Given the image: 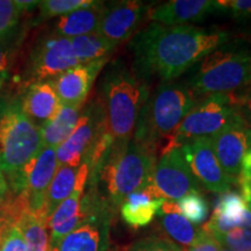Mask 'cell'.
I'll return each instance as SVG.
<instances>
[{
  "instance_id": "cell-37",
  "label": "cell",
  "mask_w": 251,
  "mask_h": 251,
  "mask_svg": "<svg viewBox=\"0 0 251 251\" xmlns=\"http://www.w3.org/2000/svg\"><path fill=\"white\" fill-rule=\"evenodd\" d=\"M12 226H14V220L8 200L6 199V201L0 206V235L4 233L7 228L12 227Z\"/></svg>"
},
{
  "instance_id": "cell-4",
  "label": "cell",
  "mask_w": 251,
  "mask_h": 251,
  "mask_svg": "<svg viewBox=\"0 0 251 251\" xmlns=\"http://www.w3.org/2000/svg\"><path fill=\"white\" fill-rule=\"evenodd\" d=\"M198 101L186 83L164 81L144 103L133 140L157 151L159 142L169 141Z\"/></svg>"
},
{
  "instance_id": "cell-41",
  "label": "cell",
  "mask_w": 251,
  "mask_h": 251,
  "mask_svg": "<svg viewBox=\"0 0 251 251\" xmlns=\"http://www.w3.org/2000/svg\"><path fill=\"white\" fill-rule=\"evenodd\" d=\"M220 251H233V250L227 249V248H221V250H220Z\"/></svg>"
},
{
  "instance_id": "cell-35",
  "label": "cell",
  "mask_w": 251,
  "mask_h": 251,
  "mask_svg": "<svg viewBox=\"0 0 251 251\" xmlns=\"http://www.w3.org/2000/svg\"><path fill=\"white\" fill-rule=\"evenodd\" d=\"M12 63V48L4 39H0V89L7 80Z\"/></svg>"
},
{
  "instance_id": "cell-17",
  "label": "cell",
  "mask_w": 251,
  "mask_h": 251,
  "mask_svg": "<svg viewBox=\"0 0 251 251\" xmlns=\"http://www.w3.org/2000/svg\"><path fill=\"white\" fill-rule=\"evenodd\" d=\"M216 12L215 0H172L150 9L148 17L163 26H191Z\"/></svg>"
},
{
  "instance_id": "cell-24",
  "label": "cell",
  "mask_w": 251,
  "mask_h": 251,
  "mask_svg": "<svg viewBox=\"0 0 251 251\" xmlns=\"http://www.w3.org/2000/svg\"><path fill=\"white\" fill-rule=\"evenodd\" d=\"M78 176H79V166H58L47 191L46 213L48 219L55 209L76 190Z\"/></svg>"
},
{
  "instance_id": "cell-30",
  "label": "cell",
  "mask_w": 251,
  "mask_h": 251,
  "mask_svg": "<svg viewBox=\"0 0 251 251\" xmlns=\"http://www.w3.org/2000/svg\"><path fill=\"white\" fill-rule=\"evenodd\" d=\"M20 13L15 0H0V39H4L14 29Z\"/></svg>"
},
{
  "instance_id": "cell-21",
  "label": "cell",
  "mask_w": 251,
  "mask_h": 251,
  "mask_svg": "<svg viewBox=\"0 0 251 251\" xmlns=\"http://www.w3.org/2000/svg\"><path fill=\"white\" fill-rule=\"evenodd\" d=\"M157 214L162 229L176 244H180L183 248H191L196 246L203 236L201 228L194 227L180 214L177 202L164 201Z\"/></svg>"
},
{
  "instance_id": "cell-16",
  "label": "cell",
  "mask_w": 251,
  "mask_h": 251,
  "mask_svg": "<svg viewBox=\"0 0 251 251\" xmlns=\"http://www.w3.org/2000/svg\"><path fill=\"white\" fill-rule=\"evenodd\" d=\"M107 61L101 59L89 64H79L55 78L52 84L62 105L83 106L94 79Z\"/></svg>"
},
{
  "instance_id": "cell-38",
  "label": "cell",
  "mask_w": 251,
  "mask_h": 251,
  "mask_svg": "<svg viewBox=\"0 0 251 251\" xmlns=\"http://www.w3.org/2000/svg\"><path fill=\"white\" fill-rule=\"evenodd\" d=\"M15 2H17L18 7L21 12L29 11V9L40 5V1H35V0H28V1L27 0H15Z\"/></svg>"
},
{
  "instance_id": "cell-39",
  "label": "cell",
  "mask_w": 251,
  "mask_h": 251,
  "mask_svg": "<svg viewBox=\"0 0 251 251\" xmlns=\"http://www.w3.org/2000/svg\"><path fill=\"white\" fill-rule=\"evenodd\" d=\"M0 188H1V190H4V191H7V192L9 191L8 185H7V183H6L4 175H2V172H1V169H0Z\"/></svg>"
},
{
  "instance_id": "cell-27",
  "label": "cell",
  "mask_w": 251,
  "mask_h": 251,
  "mask_svg": "<svg viewBox=\"0 0 251 251\" xmlns=\"http://www.w3.org/2000/svg\"><path fill=\"white\" fill-rule=\"evenodd\" d=\"M180 214L192 225H200L206 221L209 213L208 202L200 192L188 193L177 201Z\"/></svg>"
},
{
  "instance_id": "cell-19",
  "label": "cell",
  "mask_w": 251,
  "mask_h": 251,
  "mask_svg": "<svg viewBox=\"0 0 251 251\" xmlns=\"http://www.w3.org/2000/svg\"><path fill=\"white\" fill-rule=\"evenodd\" d=\"M20 106L25 114L41 129L56 117L62 107V102L52 80H48L30 84L20 101Z\"/></svg>"
},
{
  "instance_id": "cell-14",
  "label": "cell",
  "mask_w": 251,
  "mask_h": 251,
  "mask_svg": "<svg viewBox=\"0 0 251 251\" xmlns=\"http://www.w3.org/2000/svg\"><path fill=\"white\" fill-rule=\"evenodd\" d=\"M113 215L114 208L106 202L84 224L63 238L57 247L48 251H106Z\"/></svg>"
},
{
  "instance_id": "cell-12",
  "label": "cell",
  "mask_w": 251,
  "mask_h": 251,
  "mask_svg": "<svg viewBox=\"0 0 251 251\" xmlns=\"http://www.w3.org/2000/svg\"><path fill=\"white\" fill-rule=\"evenodd\" d=\"M57 169L56 149L45 147L21 171L14 194H24L29 211L47 216V191Z\"/></svg>"
},
{
  "instance_id": "cell-7",
  "label": "cell",
  "mask_w": 251,
  "mask_h": 251,
  "mask_svg": "<svg viewBox=\"0 0 251 251\" xmlns=\"http://www.w3.org/2000/svg\"><path fill=\"white\" fill-rule=\"evenodd\" d=\"M237 117L234 94H212L200 98L163 147L161 153L180 148L191 140L214 136Z\"/></svg>"
},
{
  "instance_id": "cell-36",
  "label": "cell",
  "mask_w": 251,
  "mask_h": 251,
  "mask_svg": "<svg viewBox=\"0 0 251 251\" xmlns=\"http://www.w3.org/2000/svg\"><path fill=\"white\" fill-rule=\"evenodd\" d=\"M221 246H220L218 241L211 235L206 234L203 231V236L201 240L198 242L196 246L191 248H181V251H220Z\"/></svg>"
},
{
  "instance_id": "cell-34",
  "label": "cell",
  "mask_w": 251,
  "mask_h": 251,
  "mask_svg": "<svg viewBox=\"0 0 251 251\" xmlns=\"http://www.w3.org/2000/svg\"><path fill=\"white\" fill-rule=\"evenodd\" d=\"M238 115L251 130V89L242 94H234Z\"/></svg>"
},
{
  "instance_id": "cell-20",
  "label": "cell",
  "mask_w": 251,
  "mask_h": 251,
  "mask_svg": "<svg viewBox=\"0 0 251 251\" xmlns=\"http://www.w3.org/2000/svg\"><path fill=\"white\" fill-rule=\"evenodd\" d=\"M163 202L164 200L157 198L150 186L135 191L120 205L121 218L134 229L146 227L159 212Z\"/></svg>"
},
{
  "instance_id": "cell-42",
  "label": "cell",
  "mask_w": 251,
  "mask_h": 251,
  "mask_svg": "<svg viewBox=\"0 0 251 251\" xmlns=\"http://www.w3.org/2000/svg\"><path fill=\"white\" fill-rule=\"evenodd\" d=\"M0 237H1V235H0Z\"/></svg>"
},
{
  "instance_id": "cell-18",
  "label": "cell",
  "mask_w": 251,
  "mask_h": 251,
  "mask_svg": "<svg viewBox=\"0 0 251 251\" xmlns=\"http://www.w3.org/2000/svg\"><path fill=\"white\" fill-rule=\"evenodd\" d=\"M235 228L251 229V209L240 193L229 190L220 196L211 220L201 229L215 236Z\"/></svg>"
},
{
  "instance_id": "cell-23",
  "label": "cell",
  "mask_w": 251,
  "mask_h": 251,
  "mask_svg": "<svg viewBox=\"0 0 251 251\" xmlns=\"http://www.w3.org/2000/svg\"><path fill=\"white\" fill-rule=\"evenodd\" d=\"M83 106L62 105L56 117L41 128L43 146L57 148L74 131Z\"/></svg>"
},
{
  "instance_id": "cell-9",
  "label": "cell",
  "mask_w": 251,
  "mask_h": 251,
  "mask_svg": "<svg viewBox=\"0 0 251 251\" xmlns=\"http://www.w3.org/2000/svg\"><path fill=\"white\" fill-rule=\"evenodd\" d=\"M103 130V111L99 98L81 112L70 136L56 148L58 166H80Z\"/></svg>"
},
{
  "instance_id": "cell-2",
  "label": "cell",
  "mask_w": 251,
  "mask_h": 251,
  "mask_svg": "<svg viewBox=\"0 0 251 251\" xmlns=\"http://www.w3.org/2000/svg\"><path fill=\"white\" fill-rule=\"evenodd\" d=\"M150 96L147 80L124 59H115L106 71L99 97L103 111L105 133L115 144L133 139L137 120Z\"/></svg>"
},
{
  "instance_id": "cell-40",
  "label": "cell",
  "mask_w": 251,
  "mask_h": 251,
  "mask_svg": "<svg viewBox=\"0 0 251 251\" xmlns=\"http://www.w3.org/2000/svg\"><path fill=\"white\" fill-rule=\"evenodd\" d=\"M8 196H9V194H8L7 191H4V190H1V188H0V206H1L2 203L6 201V199H7Z\"/></svg>"
},
{
  "instance_id": "cell-6",
  "label": "cell",
  "mask_w": 251,
  "mask_h": 251,
  "mask_svg": "<svg viewBox=\"0 0 251 251\" xmlns=\"http://www.w3.org/2000/svg\"><path fill=\"white\" fill-rule=\"evenodd\" d=\"M43 148L41 129L23 112L20 102L6 103L0 112V169L13 193L21 171Z\"/></svg>"
},
{
  "instance_id": "cell-33",
  "label": "cell",
  "mask_w": 251,
  "mask_h": 251,
  "mask_svg": "<svg viewBox=\"0 0 251 251\" xmlns=\"http://www.w3.org/2000/svg\"><path fill=\"white\" fill-rule=\"evenodd\" d=\"M0 251H27L23 231L17 225L7 228L1 234Z\"/></svg>"
},
{
  "instance_id": "cell-32",
  "label": "cell",
  "mask_w": 251,
  "mask_h": 251,
  "mask_svg": "<svg viewBox=\"0 0 251 251\" xmlns=\"http://www.w3.org/2000/svg\"><path fill=\"white\" fill-rule=\"evenodd\" d=\"M129 251H181V249L170 238L150 236L135 243Z\"/></svg>"
},
{
  "instance_id": "cell-26",
  "label": "cell",
  "mask_w": 251,
  "mask_h": 251,
  "mask_svg": "<svg viewBox=\"0 0 251 251\" xmlns=\"http://www.w3.org/2000/svg\"><path fill=\"white\" fill-rule=\"evenodd\" d=\"M70 42L79 64L109 59V56L117 49V47L97 33L74 37L70 39Z\"/></svg>"
},
{
  "instance_id": "cell-28",
  "label": "cell",
  "mask_w": 251,
  "mask_h": 251,
  "mask_svg": "<svg viewBox=\"0 0 251 251\" xmlns=\"http://www.w3.org/2000/svg\"><path fill=\"white\" fill-rule=\"evenodd\" d=\"M93 0H45L40 1V20L63 17L76 9L86 7Z\"/></svg>"
},
{
  "instance_id": "cell-8",
  "label": "cell",
  "mask_w": 251,
  "mask_h": 251,
  "mask_svg": "<svg viewBox=\"0 0 251 251\" xmlns=\"http://www.w3.org/2000/svg\"><path fill=\"white\" fill-rule=\"evenodd\" d=\"M149 186L153 194L164 201L177 202L188 193L199 192V184L188 170L179 148L161 156Z\"/></svg>"
},
{
  "instance_id": "cell-13",
  "label": "cell",
  "mask_w": 251,
  "mask_h": 251,
  "mask_svg": "<svg viewBox=\"0 0 251 251\" xmlns=\"http://www.w3.org/2000/svg\"><path fill=\"white\" fill-rule=\"evenodd\" d=\"M150 5L139 0H124L103 4L101 19L97 34L112 45L130 40L149 14Z\"/></svg>"
},
{
  "instance_id": "cell-22",
  "label": "cell",
  "mask_w": 251,
  "mask_h": 251,
  "mask_svg": "<svg viewBox=\"0 0 251 251\" xmlns=\"http://www.w3.org/2000/svg\"><path fill=\"white\" fill-rule=\"evenodd\" d=\"M102 8V1H93L86 7L63 15L56 21L52 34L65 39H74V37L97 33L101 19Z\"/></svg>"
},
{
  "instance_id": "cell-25",
  "label": "cell",
  "mask_w": 251,
  "mask_h": 251,
  "mask_svg": "<svg viewBox=\"0 0 251 251\" xmlns=\"http://www.w3.org/2000/svg\"><path fill=\"white\" fill-rule=\"evenodd\" d=\"M17 226L23 231L27 251H48V218L46 215L28 208L21 214Z\"/></svg>"
},
{
  "instance_id": "cell-1",
  "label": "cell",
  "mask_w": 251,
  "mask_h": 251,
  "mask_svg": "<svg viewBox=\"0 0 251 251\" xmlns=\"http://www.w3.org/2000/svg\"><path fill=\"white\" fill-rule=\"evenodd\" d=\"M229 33L219 28L163 26L152 23L128 45L134 70L144 80L172 81L193 69L206 56L227 45Z\"/></svg>"
},
{
  "instance_id": "cell-43",
  "label": "cell",
  "mask_w": 251,
  "mask_h": 251,
  "mask_svg": "<svg viewBox=\"0 0 251 251\" xmlns=\"http://www.w3.org/2000/svg\"><path fill=\"white\" fill-rule=\"evenodd\" d=\"M250 209H251V207H250Z\"/></svg>"
},
{
  "instance_id": "cell-15",
  "label": "cell",
  "mask_w": 251,
  "mask_h": 251,
  "mask_svg": "<svg viewBox=\"0 0 251 251\" xmlns=\"http://www.w3.org/2000/svg\"><path fill=\"white\" fill-rule=\"evenodd\" d=\"M213 151L229 177L236 179L243 157L251 149V130L240 115L225 129L211 137Z\"/></svg>"
},
{
  "instance_id": "cell-3",
  "label": "cell",
  "mask_w": 251,
  "mask_h": 251,
  "mask_svg": "<svg viewBox=\"0 0 251 251\" xmlns=\"http://www.w3.org/2000/svg\"><path fill=\"white\" fill-rule=\"evenodd\" d=\"M156 163L155 149L131 139L113 146L96 180L87 184L102 183L105 199L115 209L130 193L149 186Z\"/></svg>"
},
{
  "instance_id": "cell-11",
  "label": "cell",
  "mask_w": 251,
  "mask_h": 251,
  "mask_svg": "<svg viewBox=\"0 0 251 251\" xmlns=\"http://www.w3.org/2000/svg\"><path fill=\"white\" fill-rule=\"evenodd\" d=\"M79 65L70 39L51 35L37 43L30 56L28 77L31 84L54 80L65 71Z\"/></svg>"
},
{
  "instance_id": "cell-5",
  "label": "cell",
  "mask_w": 251,
  "mask_h": 251,
  "mask_svg": "<svg viewBox=\"0 0 251 251\" xmlns=\"http://www.w3.org/2000/svg\"><path fill=\"white\" fill-rule=\"evenodd\" d=\"M186 85L199 99L247 92L251 89V54L228 42L198 63Z\"/></svg>"
},
{
  "instance_id": "cell-29",
  "label": "cell",
  "mask_w": 251,
  "mask_h": 251,
  "mask_svg": "<svg viewBox=\"0 0 251 251\" xmlns=\"http://www.w3.org/2000/svg\"><path fill=\"white\" fill-rule=\"evenodd\" d=\"M220 246L233 251H251V229L235 228L227 233L213 236Z\"/></svg>"
},
{
  "instance_id": "cell-31",
  "label": "cell",
  "mask_w": 251,
  "mask_h": 251,
  "mask_svg": "<svg viewBox=\"0 0 251 251\" xmlns=\"http://www.w3.org/2000/svg\"><path fill=\"white\" fill-rule=\"evenodd\" d=\"M219 13L231 15L238 20H251V0H216Z\"/></svg>"
},
{
  "instance_id": "cell-10",
  "label": "cell",
  "mask_w": 251,
  "mask_h": 251,
  "mask_svg": "<svg viewBox=\"0 0 251 251\" xmlns=\"http://www.w3.org/2000/svg\"><path fill=\"white\" fill-rule=\"evenodd\" d=\"M188 170L199 185L214 193H225L235 183L226 174L213 151L211 137H199L179 148Z\"/></svg>"
}]
</instances>
